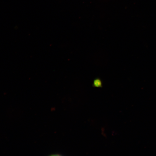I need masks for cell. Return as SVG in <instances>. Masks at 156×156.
<instances>
[{"label": "cell", "mask_w": 156, "mask_h": 156, "mask_svg": "<svg viewBox=\"0 0 156 156\" xmlns=\"http://www.w3.org/2000/svg\"><path fill=\"white\" fill-rule=\"evenodd\" d=\"M93 85L96 87H101L102 86V83L101 81L99 79L95 80L94 82Z\"/></svg>", "instance_id": "cell-1"}]
</instances>
